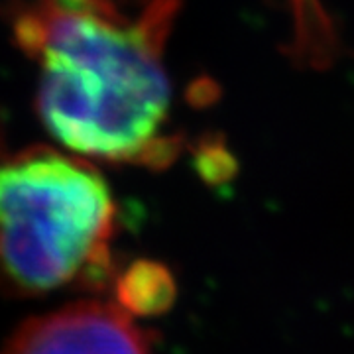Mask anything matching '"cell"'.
<instances>
[{"instance_id": "6da1fadb", "label": "cell", "mask_w": 354, "mask_h": 354, "mask_svg": "<svg viewBox=\"0 0 354 354\" xmlns=\"http://www.w3.org/2000/svg\"><path fill=\"white\" fill-rule=\"evenodd\" d=\"M6 12L38 73L41 122L67 150L132 165L176 158L164 50L177 0H8Z\"/></svg>"}, {"instance_id": "7a4b0ae2", "label": "cell", "mask_w": 354, "mask_h": 354, "mask_svg": "<svg viewBox=\"0 0 354 354\" xmlns=\"http://www.w3.org/2000/svg\"><path fill=\"white\" fill-rule=\"evenodd\" d=\"M116 205L106 181L69 153L0 160V290L34 297L111 274Z\"/></svg>"}, {"instance_id": "3957f363", "label": "cell", "mask_w": 354, "mask_h": 354, "mask_svg": "<svg viewBox=\"0 0 354 354\" xmlns=\"http://www.w3.org/2000/svg\"><path fill=\"white\" fill-rule=\"evenodd\" d=\"M0 354H152V342L118 304L87 299L28 319Z\"/></svg>"}, {"instance_id": "277c9868", "label": "cell", "mask_w": 354, "mask_h": 354, "mask_svg": "<svg viewBox=\"0 0 354 354\" xmlns=\"http://www.w3.org/2000/svg\"><path fill=\"white\" fill-rule=\"evenodd\" d=\"M116 304L127 313L140 317H153L165 313L177 295L176 279L171 272L153 260H136L114 283Z\"/></svg>"}]
</instances>
